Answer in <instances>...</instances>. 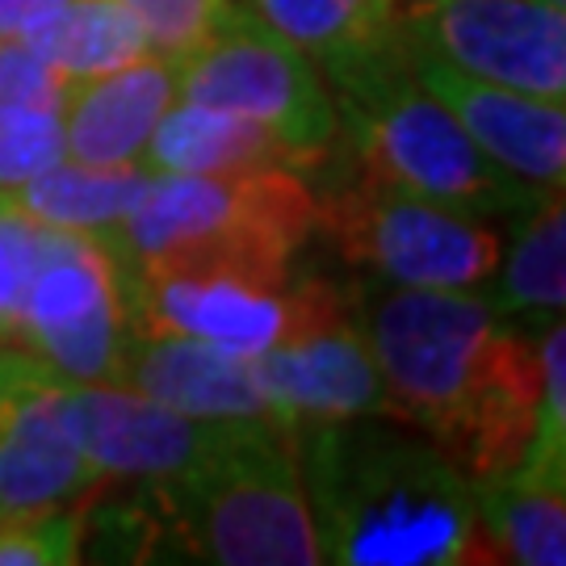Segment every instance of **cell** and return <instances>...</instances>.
I'll list each match as a JSON object with an SVG mask.
<instances>
[{"label": "cell", "mask_w": 566, "mask_h": 566, "mask_svg": "<svg viewBox=\"0 0 566 566\" xmlns=\"http://www.w3.org/2000/svg\"><path fill=\"white\" fill-rule=\"evenodd\" d=\"M382 411L416 428L470 483L521 465L537 424V344L479 290L390 285L361 315Z\"/></svg>", "instance_id": "1"}, {"label": "cell", "mask_w": 566, "mask_h": 566, "mask_svg": "<svg viewBox=\"0 0 566 566\" xmlns=\"http://www.w3.org/2000/svg\"><path fill=\"white\" fill-rule=\"evenodd\" d=\"M294 453L324 563H495L474 483L428 437L374 416L294 428Z\"/></svg>", "instance_id": "2"}, {"label": "cell", "mask_w": 566, "mask_h": 566, "mask_svg": "<svg viewBox=\"0 0 566 566\" xmlns=\"http://www.w3.org/2000/svg\"><path fill=\"white\" fill-rule=\"evenodd\" d=\"M319 193L298 168L231 177L151 172L130 219L105 235L126 277L135 273H235L285 285L315 235Z\"/></svg>", "instance_id": "3"}, {"label": "cell", "mask_w": 566, "mask_h": 566, "mask_svg": "<svg viewBox=\"0 0 566 566\" xmlns=\"http://www.w3.org/2000/svg\"><path fill=\"white\" fill-rule=\"evenodd\" d=\"M327 88L357 168L374 181L474 219L525 214L546 193L486 160L458 118L411 76L407 46Z\"/></svg>", "instance_id": "4"}, {"label": "cell", "mask_w": 566, "mask_h": 566, "mask_svg": "<svg viewBox=\"0 0 566 566\" xmlns=\"http://www.w3.org/2000/svg\"><path fill=\"white\" fill-rule=\"evenodd\" d=\"M185 546L202 563L223 566H311L324 563L311 516L294 428L256 420L231 449L168 491H151Z\"/></svg>", "instance_id": "5"}, {"label": "cell", "mask_w": 566, "mask_h": 566, "mask_svg": "<svg viewBox=\"0 0 566 566\" xmlns=\"http://www.w3.org/2000/svg\"><path fill=\"white\" fill-rule=\"evenodd\" d=\"M315 231L348 264L407 290H479L495 277L504 243L462 210L365 177L336 185L315 206Z\"/></svg>", "instance_id": "6"}, {"label": "cell", "mask_w": 566, "mask_h": 566, "mask_svg": "<svg viewBox=\"0 0 566 566\" xmlns=\"http://www.w3.org/2000/svg\"><path fill=\"white\" fill-rule=\"evenodd\" d=\"M135 340L126 269L105 235L42 223V256L9 344L63 382H122Z\"/></svg>", "instance_id": "7"}, {"label": "cell", "mask_w": 566, "mask_h": 566, "mask_svg": "<svg viewBox=\"0 0 566 566\" xmlns=\"http://www.w3.org/2000/svg\"><path fill=\"white\" fill-rule=\"evenodd\" d=\"M177 97L269 126L311 168L340 135L332 88L315 60L252 13H240L198 55L177 63Z\"/></svg>", "instance_id": "8"}, {"label": "cell", "mask_w": 566, "mask_h": 566, "mask_svg": "<svg viewBox=\"0 0 566 566\" xmlns=\"http://www.w3.org/2000/svg\"><path fill=\"white\" fill-rule=\"evenodd\" d=\"M256 369L290 428L382 416V378L365 324L327 282L290 277V324L282 340L256 353Z\"/></svg>", "instance_id": "9"}, {"label": "cell", "mask_w": 566, "mask_h": 566, "mask_svg": "<svg viewBox=\"0 0 566 566\" xmlns=\"http://www.w3.org/2000/svg\"><path fill=\"white\" fill-rule=\"evenodd\" d=\"M403 42L465 76L566 97V9L549 0H403Z\"/></svg>", "instance_id": "10"}, {"label": "cell", "mask_w": 566, "mask_h": 566, "mask_svg": "<svg viewBox=\"0 0 566 566\" xmlns=\"http://www.w3.org/2000/svg\"><path fill=\"white\" fill-rule=\"evenodd\" d=\"M63 407L102 483L168 491L231 449L256 420H198L122 382H63Z\"/></svg>", "instance_id": "11"}, {"label": "cell", "mask_w": 566, "mask_h": 566, "mask_svg": "<svg viewBox=\"0 0 566 566\" xmlns=\"http://www.w3.org/2000/svg\"><path fill=\"white\" fill-rule=\"evenodd\" d=\"M63 407V378L25 353L0 416V521L76 507L102 491Z\"/></svg>", "instance_id": "12"}, {"label": "cell", "mask_w": 566, "mask_h": 566, "mask_svg": "<svg viewBox=\"0 0 566 566\" xmlns=\"http://www.w3.org/2000/svg\"><path fill=\"white\" fill-rule=\"evenodd\" d=\"M135 336H189L256 357L290 324V282L269 285L235 273H135L126 277Z\"/></svg>", "instance_id": "13"}, {"label": "cell", "mask_w": 566, "mask_h": 566, "mask_svg": "<svg viewBox=\"0 0 566 566\" xmlns=\"http://www.w3.org/2000/svg\"><path fill=\"white\" fill-rule=\"evenodd\" d=\"M411 76L458 118L486 160L533 189H558L566 172V105L465 76L407 46Z\"/></svg>", "instance_id": "14"}, {"label": "cell", "mask_w": 566, "mask_h": 566, "mask_svg": "<svg viewBox=\"0 0 566 566\" xmlns=\"http://www.w3.org/2000/svg\"><path fill=\"white\" fill-rule=\"evenodd\" d=\"M122 386L198 420H277L256 357L189 336H135ZM290 428V424H285Z\"/></svg>", "instance_id": "15"}, {"label": "cell", "mask_w": 566, "mask_h": 566, "mask_svg": "<svg viewBox=\"0 0 566 566\" xmlns=\"http://www.w3.org/2000/svg\"><path fill=\"white\" fill-rule=\"evenodd\" d=\"M177 102V63L143 55L105 76L63 84V156L81 164H139L156 122Z\"/></svg>", "instance_id": "16"}, {"label": "cell", "mask_w": 566, "mask_h": 566, "mask_svg": "<svg viewBox=\"0 0 566 566\" xmlns=\"http://www.w3.org/2000/svg\"><path fill=\"white\" fill-rule=\"evenodd\" d=\"M243 13L277 30L324 67V81H340L357 67L399 55L403 0H235Z\"/></svg>", "instance_id": "17"}, {"label": "cell", "mask_w": 566, "mask_h": 566, "mask_svg": "<svg viewBox=\"0 0 566 566\" xmlns=\"http://www.w3.org/2000/svg\"><path fill=\"white\" fill-rule=\"evenodd\" d=\"M143 172H185V177H231L256 168H303L269 126L227 109L193 102L168 105L139 156Z\"/></svg>", "instance_id": "18"}, {"label": "cell", "mask_w": 566, "mask_h": 566, "mask_svg": "<svg viewBox=\"0 0 566 566\" xmlns=\"http://www.w3.org/2000/svg\"><path fill=\"white\" fill-rule=\"evenodd\" d=\"M479 525L491 558L521 566L566 563V474L512 465L507 474L474 483Z\"/></svg>", "instance_id": "19"}, {"label": "cell", "mask_w": 566, "mask_h": 566, "mask_svg": "<svg viewBox=\"0 0 566 566\" xmlns=\"http://www.w3.org/2000/svg\"><path fill=\"white\" fill-rule=\"evenodd\" d=\"M147 177L139 164H81L63 156L39 172L34 181L13 189L18 206L46 227H67V231H88V235H114L130 210L139 206Z\"/></svg>", "instance_id": "20"}, {"label": "cell", "mask_w": 566, "mask_h": 566, "mask_svg": "<svg viewBox=\"0 0 566 566\" xmlns=\"http://www.w3.org/2000/svg\"><path fill=\"white\" fill-rule=\"evenodd\" d=\"M18 42H25L63 84L105 76L147 55L139 25L118 0H67Z\"/></svg>", "instance_id": "21"}, {"label": "cell", "mask_w": 566, "mask_h": 566, "mask_svg": "<svg viewBox=\"0 0 566 566\" xmlns=\"http://www.w3.org/2000/svg\"><path fill=\"white\" fill-rule=\"evenodd\" d=\"M495 294H486L500 315L521 319H558L566 303V206L563 185L546 189L528 206L525 223L512 240L507 261L500 256Z\"/></svg>", "instance_id": "22"}, {"label": "cell", "mask_w": 566, "mask_h": 566, "mask_svg": "<svg viewBox=\"0 0 566 566\" xmlns=\"http://www.w3.org/2000/svg\"><path fill=\"white\" fill-rule=\"evenodd\" d=\"M118 4L139 25L147 55L168 63L198 55L206 42L243 13L235 0H118Z\"/></svg>", "instance_id": "23"}, {"label": "cell", "mask_w": 566, "mask_h": 566, "mask_svg": "<svg viewBox=\"0 0 566 566\" xmlns=\"http://www.w3.org/2000/svg\"><path fill=\"white\" fill-rule=\"evenodd\" d=\"M63 160V105L0 102V189L13 193Z\"/></svg>", "instance_id": "24"}, {"label": "cell", "mask_w": 566, "mask_h": 566, "mask_svg": "<svg viewBox=\"0 0 566 566\" xmlns=\"http://www.w3.org/2000/svg\"><path fill=\"white\" fill-rule=\"evenodd\" d=\"M84 504L0 521V566H72L84 558Z\"/></svg>", "instance_id": "25"}, {"label": "cell", "mask_w": 566, "mask_h": 566, "mask_svg": "<svg viewBox=\"0 0 566 566\" xmlns=\"http://www.w3.org/2000/svg\"><path fill=\"white\" fill-rule=\"evenodd\" d=\"M42 256V223L30 219L13 193L0 189V340L13 336Z\"/></svg>", "instance_id": "26"}, {"label": "cell", "mask_w": 566, "mask_h": 566, "mask_svg": "<svg viewBox=\"0 0 566 566\" xmlns=\"http://www.w3.org/2000/svg\"><path fill=\"white\" fill-rule=\"evenodd\" d=\"M60 4L67 0H0V42H18L25 30H34Z\"/></svg>", "instance_id": "27"}, {"label": "cell", "mask_w": 566, "mask_h": 566, "mask_svg": "<svg viewBox=\"0 0 566 566\" xmlns=\"http://www.w3.org/2000/svg\"><path fill=\"white\" fill-rule=\"evenodd\" d=\"M21 357H25V348L0 340V416H4V403H9V390H13V382H18Z\"/></svg>", "instance_id": "28"}]
</instances>
